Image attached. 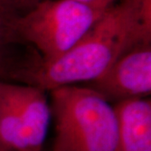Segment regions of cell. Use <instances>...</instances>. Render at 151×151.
Masks as SVG:
<instances>
[{
	"label": "cell",
	"mask_w": 151,
	"mask_h": 151,
	"mask_svg": "<svg viewBox=\"0 0 151 151\" xmlns=\"http://www.w3.org/2000/svg\"><path fill=\"white\" fill-rule=\"evenodd\" d=\"M139 43H151V33L120 0L103 13L69 51L49 62L40 58L24 73L20 82L44 91L89 82L102 75L127 50Z\"/></svg>",
	"instance_id": "6da1fadb"
},
{
	"label": "cell",
	"mask_w": 151,
	"mask_h": 151,
	"mask_svg": "<svg viewBox=\"0 0 151 151\" xmlns=\"http://www.w3.org/2000/svg\"><path fill=\"white\" fill-rule=\"evenodd\" d=\"M55 122L51 151H119L113 107L87 86H61L51 90Z\"/></svg>",
	"instance_id": "7a4b0ae2"
},
{
	"label": "cell",
	"mask_w": 151,
	"mask_h": 151,
	"mask_svg": "<svg viewBox=\"0 0 151 151\" xmlns=\"http://www.w3.org/2000/svg\"><path fill=\"white\" fill-rule=\"evenodd\" d=\"M105 11L70 0H41L17 19V35L42 61H52L78 43Z\"/></svg>",
	"instance_id": "3957f363"
},
{
	"label": "cell",
	"mask_w": 151,
	"mask_h": 151,
	"mask_svg": "<svg viewBox=\"0 0 151 151\" xmlns=\"http://www.w3.org/2000/svg\"><path fill=\"white\" fill-rule=\"evenodd\" d=\"M86 86L108 102L118 103L150 95L151 43L137 44L127 50Z\"/></svg>",
	"instance_id": "277c9868"
},
{
	"label": "cell",
	"mask_w": 151,
	"mask_h": 151,
	"mask_svg": "<svg viewBox=\"0 0 151 151\" xmlns=\"http://www.w3.org/2000/svg\"><path fill=\"white\" fill-rule=\"evenodd\" d=\"M0 87L19 115L30 151H41L50 120V108L42 89L0 81Z\"/></svg>",
	"instance_id": "5b68a950"
},
{
	"label": "cell",
	"mask_w": 151,
	"mask_h": 151,
	"mask_svg": "<svg viewBox=\"0 0 151 151\" xmlns=\"http://www.w3.org/2000/svg\"><path fill=\"white\" fill-rule=\"evenodd\" d=\"M119 151H151V102L131 98L113 105Z\"/></svg>",
	"instance_id": "8992f818"
},
{
	"label": "cell",
	"mask_w": 151,
	"mask_h": 151,
	"mask_svg": "<svg viewBox=\"0 0 151 151\" xmlns=\"http://www.w3.org/2000/svg\"><path fill=\"white\" fill-rule=\"evenodd\" d=\"M19 45H0V81H19L23 73L37 58L36 54L18 52Z\"/></svg>",
	"instance_id": "52a82bcc"
},
{
	"label": "cell",
	"mask_w": 151,
	"mask_h": 151,
	"mask_svg": "<svg viewBox=\"0 0 151 151\" xmlns=\"http://www.w3.org/2000/svg\"><path fill=\"white\" fill-rule=\"evenodd\" d=\"M19 15L14 9L0 0V45L23 44L18 38L15 28Z\"/></svg>",
	"instance_id": "ba28073f"
},
{
	"label": "cell",
	"mask_w": 151,
	"mask_h": 151,
	"mask_svg": "<svg viewBox=\"0 0 151 151\" xmlns=\"http://www.w3.org/2000/svg\"><path fill=\"white\" fill-rule=\"evenodd\" d=\"M146 30L151 32V0H121Z\"/></svg>",
	"instance_id": "9c48e42d"
},
{
	"label": "cell",
	"mask_w": 151,
	"mask_h": 151,
	"mask_svg": "<svg viewBox=\"0 0 151 151\" xmlns=\"http://www.w3.org/2000/svg\"><path fill=\"white\" fill-rule=\"evenodd\" d=\"M14 9L19 14H24L41 0H1Z\"/></svg>",
	"instance_id": "30bf717a"
},
{
	"label": "cell",
	"mask_w": 151,
	"mask_h": 151,
	"mask_svg": "<svg viewBox=\"0 0 151 151\" xmlns=\"http://www.w3.org/2000/svg\"><path fill=\"white\" fill-rule=\"evenodd\" d=\"M70 1L76 2L97 9L105 11L110 7L114 5L117 0H70Z\"/></svg>",
	"instance_id": "8fae6325"
},
{
	"label": "cell",
	"mask_w": 151,
	"mask_h": 151,
	"mask_svg": "<svg viewBox=\"0 0 151 151\" xmlns=\"http://www.w3.org/2000/svg\"><path fill=\"white\" fill-rule=\"evenodd\" d=\"M0 151H6L5 150H4V148L3 147V145H2L1 142H0Z\"/></svg>",
	"instance_id": "7c38bea8"
}]
</instances>
